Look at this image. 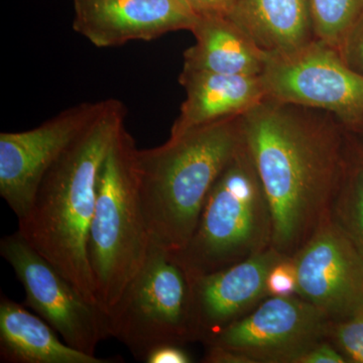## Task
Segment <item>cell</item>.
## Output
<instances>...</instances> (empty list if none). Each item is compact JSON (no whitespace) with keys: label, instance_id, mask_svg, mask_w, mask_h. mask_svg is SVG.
Masks as SVG:
<instances>
[{"label":"cell","instance_id":"5b68a950","mask_svg":"<svg viewBox=\"0 0 363 363\" xmlns=\"http://www.w3.org/2000/svg\"><path fill=\"white\" fill-rule=\"evenodd\" d=\"M272 238L271 208L242 140L210 191L187 247L173 255L192 279L264 252Z\"/></svg>","mask_w":363,"mask_h":363},{"label":"cell","instance_id":"8992f818","mask_svg":"<svg viewBox=\"0 0 363 363\" xmlns=\"http://www.w3.org/2000/svg\"><path fill=\"white\" fill-rule=\"evenodd\" d=\"M109 331L145 362L164 344L198 341L191 281L173 253L152 243L138 274L108 314Z\"/></svg>","mask_w":363,"mask_h":363},{"label":"cell","instance_id":"30bf717a","mask_svg":"<svg viewBox=\"0 0 363 363\" xmlns=\"http://www.w3.org/2000/svg\"><path fill=\"white\" fill-rule=\"evenodd\" d=\"M104 100L67 108L33 130L0 133V195L25 216L43 178L101 111Z\"/></svg>","mask_w":363,"mask_h":363},{"label":"cell","instance_id":"d4e9b609","mask_svg":"<svg viewBox=\"0 0 363 363\" xmlns=\"http://www.w3.org/2000/svg\"><path fill=\"white\" fill-rule=\"evenodd\" d=\"M185 1L197 16L215 14V16H226L238 0H185Z\"/></svg>","mask_w":363,"mask_h":363},{"label":"cell","instance_id":"8fae6325","mask_svg":"<svg viewBox=\"0 0 363 363\" xmlns=\"http://www.w3.org/2000/svg\"><path fill=\"white\" fill-rule=\"evenodd\" d=\"M298 296L331 321L363 306V252L331 218L293 255Z\"/></svg>","mask_w":363,"mask_h":363},{"label":"cell","instance_id":"7402d4cb","mask_svg":"<svg viewBox=\"0 0 363 363\" xmlns=\"http://www.w3.org/2000/svg\"><path fill=\"white\" fill-rule=\"evenodd\" d=\"M339 52L345 63L363 77V14L351 28Z\"/></svg>","mask_w":363,"mask_h":363},{"label":"cell","instance_id":"603a6c76","mask_svg":"<svg viewBox=\"0 0 363 363\" xmlns=\"http://www.w3.org/2000/svg\"><path fill=\"white\" fill-rule=\"evenodd\" d=\"M147 363H191L193 357L183 345L164 344L157 346L147 353L145 358Z\"/></svg>","mask_w":363,"mask_h":363},{"label":"cell","instance_id":"4fadbf2b","mask_svg":"<svg viewBox=\"0 0 363 363\" xmlns=\"http://www.w3.org/2000/svg\"><path fill=\"white\" fill-rule=\"evenodd\" d=\"M283 257L269 247L221 271L189 278L198 341L206 342L269 297L267 276Z\"/></svg>","mask_w":363,"mask_h":363},{"label":"cell","instance_id":"484cf974","mask_svg":"<svg viewBox=\"0 0 363 363\" xmlns=\"http://www.w3.org/2000/svg\"><path fill=\"white\" fill-rule=\"evenodd\" d=\"M207 350L203 357L205 363H252L250 359L241 353L229 348L217 345H206Z\"/></svg>","mask_w":363,"mask_h":363},{"label":"cell","instance_id":"3957f363","mask_svg":"<svg viewBox=\"0 0 363 363\" xmlns=\"http://www.w3.org/2000/svg\"><path fill=\"white\" fill-rule=\"evenodd\" d=\"M242 140L240 116L138 150L140 202L152 243L171 253L187 247L210 191Z\"/></svg>","mask_w":363,"mask_h":363},{"label":"cell","instance_id":"ffe728a7","mask_svg":"<svg viewBox=\"0 0 363 363\" xmlns=\"http://www.w3.org/2000/svg\"><path fill=\"white\" fill-rule=\"evenodd\" d=\"M328 340L346 362L363 363V306L350 316L331 321Z\"/></svg>","mask_w":363,"mask_h":363},{"label":"cell","instance_id":"9c48e42d","mask_svg":"<svg viewBox=\"0 0 363 363\" xmlns=\"http://www.w3.org/2000/svg\"><path fill=\"white\" fill-rule=\"evenodd\" d=\"M330 325L324 313L298 296L267 297L205 344L235 350L252 363H296L328 340Z\"/></svg>","mask_w":363,"mask_h":363},{"label":"cell","instance_id":"277c9868","mask_svg":"<svg viewBox=\"0 0 363 363\" xmlns=\"http://www.w3.org/2000/svg\"><path fill=\"white\" fill-rule=\"evenodd\" d=\"M138 152L124 125L98 178L87 250L98 302L107 316L142 269L152 245L140 202Z\"/></svg>","mask_w":363,"mask_h":363},{"label":"cell","instance_id":"9a60e30c","mask_svg":"<svg viewBox=\"0 0 363 363\" xmlns=\"http://www.w3.org/2000/svg\"><path fill=\"white\" fill-rule=\"evenodd\" d=\"M195 44L184 52L183 70L225 75H260L267 54L227 16H198Z\"/></svg>","mask_w":363,"mask_h":363},{"label":"cell","instance_id":"7c38bea8","mask_svg":"<svg viewBox=\"0 0 363 363\" xmlns=\"http://www.w3.org/2000/svg\"><path fill=\"white\" fill-rule=\"evenodd\" d=\"M197 14L185 0H74L73 28L97 48L191 30Z\"/></svg>","mask_w":363,"mask_h":363},{"label":"cell","instance_id":"d6986e66","mask_svg":"<svg viewBox=\"0 0 363 363\" xmlns=\"http://www.w3.org/2000/svg\"><path fill=\"white\" fill-rule=\"evenodd\" d=\"M316 39L340 50L363 14V0H309Z\"/></svg>","mask_w":363,"mask_h":363},{"label":"cell","instance_id":"7a4b0ae2","mask_svg":"<svg viewBox=\"0 0 363 363\" xmlns=\"http://www.w3.org/2000/svg\"><path fill=\"white\" fill-rule=\"evenodd\" d=\"M125 106L104 100L101 111L47 172L18 233L83 297L100 307L88 259V236L100 171L125 124ZM104 311V310H102Z\"/></svg>","mask_w":363,"mask_h":363},{"label":"cell","instance_id":"ac0fdd59","mask_svg":"<svg viewBox=\"0 0 363 363\" xmlns=\"http://www.w3.org/2000/svg\"><path fill=\"white\" fill-rule=\"evenodd\" d=\"M330 218L363 252V143L351 131Z\"/></svg>","mask_w":363,"mask_h":363},{"label":"cell","instance_id":"52a82bcc","mask_svg":"<svg viewBox=\"0 0 363 363\" xmlns=\"http://www.w3.org/2000/svg\"><path fill=\"white\" fill-rule=\"evenodd\" d=\"M260 78L267 98L329 112L353 133L363 125V77L322 40L288 54H267Z\"/></svg>","mask_w":363,"mask_h":363},{"label":"cell","instance_id":"cb8c5ba5","mask_svg":"<svg viewBox=\"0 0 363 363\" xmlns=\"http://www.w3.org/2000/svg\"><path fill=\"white\" fill-rule=\"evenodd\" d=\"M296 363H346V360L330 341L324 340L306 351Z\"/></svg>","mask_w":363,"mask_h":363},{"label":"cell","instance_id":"44dd1931","mask_svg":"<svg viewBox=\"0 0 363 363\" xmlns=\"http://www.w3.org/2000/svg\"><path fill=\"white\" fill-rule=\"evenodd\" d=\"M269 297L298 296L297 267L292 257H283L272 267L267 279Z\"/></svg>","mask_w":363,"mask_h":363},{"label":"cell","instance_id":"e0dca14e","mask_svg":"<svg viewBox=\"0 0 363 363\" xmlns=\"http://www.w3.org/2000/svg\"><path fill=\"white\" fill-rule=\"evenodd\" d=\"M0 359L9 363H111L76 350L60 340L56 330L43 318L1 296Z\"/></svg>","mask_w":363,"mask_h":363},{"label":"cell","instance_id":"6da1fadb","mask_svg":"<svg viewBox=\"0 0 363 363\" xmlns=\"http://www.w3.org/2000/svg\"><path fill=\"white\" fill-rule=\"evenodd\" d=\"M241 130L271 208L272 247L293 257L330 218L350 130L329 112L272 98L241 116Z\"/></svg>","mask_w":363,"mask_h":363},{"label":"cell","instance_id":"5bb4252c","mask_svg":"<svg viewBox=\"0 0 363 363\" xmlns=\"http://www.w3.org/2000/svg\"><path fill=\"white\" fill-rule=\"evenodd\" d=\"M186 99L169 138L250 111L267 98L260 75H225L182 70Z\"/></svg>","mask_w":363,"mask_h":363},{"label":"cell","instance_id":"2e32d148","mask_svg":"<svg viewBox=\"0 0 363 363\" xmlns=\"http://www.w3.org/2000/svg\"><path fill=\"white\" fill-rule=\"evenodd\" d=\"M226 16L266 54H288L316 39L309 0H238Z\"/></svg>","mask_w":363,"mask_h":363},{"label":"cell","instance_id":"4316f807","mask_svg":"<svg viewBox=\"0 0 363 363\" xmlns=\"http://www.w3.org/2000/svg\"><path fill=\"white\" fill-rule=\"evenodd\" d=\"M355 135H357L363 143V125L362 126V128H360V130H358L357 133H355Z\"/></svg>","mask_w":363,"mask_h":363},{"label":"cell","instance_id":"ba28073f","mask_svg":"<svg viewBox=\"0 0 363 363\" xmlns=\"http://www.w3.org/2000/svg\"><path fill=\"white\" fill-rule=\"evenodd\" d=\"M0 255L13 267L26 292V307L51 325L67 344L95 355L100 341L111 337L108 316L88 302L16 231L0 240Z\"/></svg>","mask_w":363,"mask_h":363}]
</instances>
